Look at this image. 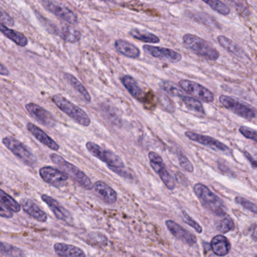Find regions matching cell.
I'll use <instances>...</instances> for the list:
<instances>
[{
    "label": "cell",
    "instance_id": "6da1fadb",
    "mask_svg": "<svg viewBox=\"0 0 257 257\" xmlns=\"http://www.w3.org/2000/svg\"><path fill=\"white\" fill-rule=\"evenodd\" d=\"M194 193L206 209L218 217L226 215V207L223 201L205 185L202 183L195 185Z\"/></svg>",
    "mask_w": 257,
    "mask_h": 257
},
{
    "label": "cell",
    "instance_id": "7a4b0ae2",
    "mask_svg": "<svg viewBox=\"0 0 257 257\" xmlns=\"http://www.w3.org/2000/svg\"><path fill=\"white\" fill-rule=\"evenodd\" d=\"M182 41L193 53L206 60L216 61L220 57L219 52L210 42L198 36L187 33L182 37Z\"/></svg>",
    "mask_w": 257,
    "mask_h": 257
},
{
    "label": "cell",
    "instance_id": "3957f363",
    "mask_svg": "<svg viewBox=\"0 0 257 257\" xmlns=\"http://www.w3.org/2000/svg\"><path fill=\"white\" fill-rule=\"evenodd\" d=\"M50 158L54 164L58 166L61 171L66 173L68 177L71 178L75 182H77L79 186L86 190H91L93 189V183L90 178L78 167L66 161L62 156L55 153L50 155Z\"/></svg>",
    "mask_w": 257,
    "mask_h": 257
},
{
    "label": "cell",
    "instance_id": "277c9868",
    "mask_svg": "<svg viewBox=\"0 0 257 257\" xmlns=\"http://www.w3.org/2000/svg\"><path fill=\"white\" fill-rule=\"evenodd\" d=\"M52 101L59 110L81 126L88 127L91 124V119L86 112L79 106L72 103L63 95H54L52 97Z\"/></svg>",
    "mask_w": 257,
    "mask_h": 257
},
{
    "label": "cell",
    "instance_id": "5b68a950",
    "mask_svg": "<svg viewBox=\"0 0 257 257\" xmlns=\"http://www.w3.org/2000/svg\"><path fill=\"white\" fill-rule=\"evenodd\" d=\"M2 142L4 146L23 164L30 168L37 167L38 164L37 158L19 139H15L13 137H5L2 138Z\"/></svg>",
    "mask_w": 257,
    "mask_h": 257
},
{
    "label": "cell",
    "instance_id": "8992f818",
    "mask_svg": "<svg viewBox=\"0 0 257 257\" xmlns=\"http://www.w3.org/2000/svg\"><path fill=\"white\" fill-rule=\"evenodd\" d=\"M219 101L224 107L245 119H252L256 117V110L252 106L241 101L234 97L221 95Z\"/></svg>",
    "mask_w": 257,
    "mask_h": 257
},
{
    "label": "cell",
    "instance_id": "52a82bcc",
    "mask_svg": "<svg viewBox=\"0 0 257 257\" xmlns=\"http://www.w3.org/2000/svg\"><path fill=\"white\" fill-rule=\"evenodd\" d=\"M85 146H86L88 151L92 156H95V158L103 161V162L106 163L108 168H124L125 167L121 158L115 154L113 152L103 149L101 146L94 143V142H91V141L88 142Z\"/></svg>",
    "mask_w": 257,
    "mask_h": 257
},
{
    "label": "cell",
    "instance_id": "ba28073f",
    "mask_svg": "<svg viewBox=\"0 0 257 257\" xmlns=\"http://www.w3.org/2000/svg\"><path fill=\"white\" fill-rule=\"evenodd\" d=\"M40 178L44 182L56 188L64 187L67 183L69 177L63 171L52 166H44L39 171Z\"/></svg>",
    "mask_w": 257,
    "mask_h": 257
},
{
    "label": "cell",
    "instance_id": "9c48e42d",
    "mask_svg": "<svg viewBox=\"0 0 257 257\" xmlns=\"http://www.w3.org/2000/svg\"><path fill=\"white\" fill-rule=\"evenodd\" d=\"M179 85L183 91H186V93L205 103H211L214 100V94L209 89H207L199 83L182 79L179 81Z\"/></svg>",
    "mask_w": 257,
    "mask_h": 257
},
{
    "label": "cell",
    "instance_id": "30bf717a",
    "mask_svg": "<svg viewBox=\"0 0 257 257\" xmlns=\"http://www.w3.org/2000/svg\"><path fill=\"white\" fill-rule=\"evenodd\" d=\"M148 157L150 160V165H151L152 168L157 173L158 175L161 178L166 187L170 190L174 189L175 181L166 168L162 158L155 152H149Z\"/></svg>",
    "mask_w": 257,
    "mask_h": 257
},
{
    "label": "cell",
    "instance_id": "8fae6325",
    "mask_svg": "<svg viewBox=\"0 0 257 257\" xmlns=\"http://www.w3.org/2000/svg\"><path fill=\"white\" fill-rule=\"evenodd\" d=\"M41 199L49 207L57 219L68 224L69 226H73L74 219L71 213L58 202L56 199L46 194L41 195Z\"/></svg>",
    "mask_w": 257,
    "mask_h": 257
},
{
    "label": "cell",
    "instance_id": "7c38bea8",
    "mask_svg": "<svg viewBox=\"0 0 257 257\" xmlns=\"http://www.w3.org/2000/svg\"><path fill=\"white\" fill-rule=\"evenodd\" d=\"M41 5H43L47 11L56 15L59 19L65 20L66 23L70 24L78 23V17L67 7L55 3L50 0H41Z\"/></svg>",
    "mask_w": 257,
    "mask_h": 257
},
{
    "label": "cell",
    "instance_id": "4fadbf2b",
    "mask_svg": "<svg viewBox=\"0 0 257 257\" xmlns=\"http://www.w3.org/2000/svg\"><path fill=\"white\" fill-rule=\"evenodd\" d=\"M143 49L146 53L149 54L153 58L168 60L170 63H178L181 61L182 58L180 53L171 48L145 45L143 46Z\"/></svg>",
    "mask_w": 257,
    "mask_h": 257
},
{
    "label": "cell",
    "instance_id": "5bb4252c",
    "mask_svg": "<svg viewBox=\"0 0 257 257\" xmlns=\"http://www.w3.org/2000/svg\"><path fill=\"white\" fill-rule=\"evenodd\" d=\"M25 108L29 113L36 120L43 124L47 128H54L56 124L55 117L48 110L34 103H28L25 105Z\"/></svg>",
    "mask_w": 257,
    "mask_h": 257
},
{
    "label": "cell",
    "instance_id": "9a60e30c",
    "mask_svg": "<svg viewBox=\"0 0 257 257\" xmlns=\"http://www.w3.org/2000/svg\"><path fill=\"white\" fill-rule=\"evenodd\" d=\"M185 135L190 140L194 141L196 143L211 148L213 150L219 152H227L229 150V147L226 145L224 144L222 142L215 139V138H211V137L199 135V134H196V133L192 132V131H186L185 132Z\"/></svg>",
    "mask_w": 257,
    "mask_h": 257
},
{
    "label": "cell",
    "instance_id": "2e32d148",
    "mask_svg": "<svg viewBox=\"0 0 257 257\" xmlns=\"http://www.w3.org/2000/svg\"><path fill=\"white\" fill-rule=\"evenodd\" d=\"M165 225L171 234L182 242L189 246L194 245L197 242V239L193 233H191L174 220L168 219L166 221Z\"/></svg>",
    "mask_w": 257,
    "mask_h": 257
},
{
    "label": "cell",
    "instance_id": "e0dca14e",
    "mask_svg": "<svg viewBox=\"0 0 257 257\" xmlns=\"http://www.w3.org/2000/svg\"><path fill=\"white\" fill-rule=\"evenodd\" d=\"M27 128L29 132L33 135L41 144L45 145L47 147L52 149L53 151H58L60 149V146L56 141L54 140L51 137L48 136L45 131H42L40 127L33 123L29 122L27 124Z\"/></svg>",
    "mask_w": 257,
    "mask_h": 257
},
{
    "label": "cell",
    "instance_id": "ac0fdd59",
    "mask_svg": "<svg viewBox=\"0 0 257 257\" xmlns=\"http://www.w3.org/2000/svg\"><path fill=\"white\" fill-rule=\"evenodd\" d=\"M20 204L23 211L36 220L40 222H46L48 220L46 213L42 211L31 199L23 198L20 199Z\"/></svg>",
    "mask_w": 257,
    "mask_h": 257
},
{
    "label": "cell",
    "instance_id": "d6986e66",
    "mask_svg": "<svg viewBox=\"0 0 257 257\" xmlns=\"http://www.w3.org/2000/svg\"><path fill=\"white\" fill-rule=\"evenodd\" d=\"M95 193L99 198L107 204H114L117 201L118 195L116 191L103 181H98L93 185Z\"/></svg>",
    "mask_w": 257,
    "mask_h": 257
},
{
    "label": "cell",
    "instance_id": "ffe728a7",
    "mask_svg": "<svg viewBox=\"0 0 257 257\" xmlns=\"http://www.w3.org/2000/svg\"><path fill=\"white\" fill-rule=\"evenodd\" d=\"M121 81L124 88H126L127 91L129 92L130 95L133 98H135L140 102L146 101V94L138 85V83L135 79L129 75H125L124 77H121Z\"/></svg>",
    "mask_w": 257,
    "mask_h": 257
},
{
    "label": "cell",
    "instance_id": "44dd1931",
    "mask_svg": "<svg viewBox=\"0 0 257 257\" xmlns=\"http://www.w3.org/2000/svg\"><path fill=\"white\" fill-rule=\"evenodd\" d=\"M54 251L57 255L61 257H85L86 256L82 249L65 243L55 244Z\"/></svg>",
    "mask_w": 257,
    "mask_h": 257
},
{
    "label": "cell",
    "instance_id": "7402d4cb",
    "mask_svg": "<svg viewBox=\"0 0 257 257\" xmlns=\"http://www.w3.org/2000/svg\"><path fill=\"white\" fill-rule=\"evenodd\" d=\"M114 45L116 51L119 53L127 57V58L136 59L140 56V51H139V48L127 40H117L115 41Z\"/></svg>",
    "mask_w": 257,
    "mask_h": 257
},
{
    "label": "cell",
    "instance_id": "603a6c76",
    "mask_svg": "<svg viewBox=\"0 0 257 257\" xmlns=\"http://www.w3.org/2000/svg\"><path fill=\"white\" fill-rule=\"evenodd\" d=\"M211 247L216 255L224 257L227 255L230 251L231 244L227 237L218 235L211 240Z\"/></svg>",
    "mask_w": 257,
    "mask_h": 257
},
{
    "label": "cell",
    "instance_id": "cb8c5ba5",
    "mask_svg": "<svg viewBox=\"0 0 257 257\" xmlns=\"http://www.w3.org/2000/svg\"><path fill=\"white\" fill-rule=\"evenodd\" d=\"M0 32L19 46L25 47L28 45V39L23 33L8 28L2 23H0Z\"/></svg>",
    "mask_w": 257,
    "mask_h": 257
},
{
    "label": "cell",
    "instance_id": "d4e9b609",
    "mask_svg": "<svg viewBox=\"0 0 257 257\" xmlns=\"http://www.w3.org/2000/svg\"><path fill=\"white\" fill-rule=\"evenodd\" d=\"M217 41L219 45L222 48H225L229 53L234 55L237 58H242L245 57V53H244L242 48L228 37L222 35L218 36Z\"/></svg>",
    "mask_w": 257,
    "mask_h": 257
},
{
    "label": "cell",
    "instance_id": "484cf974",
    "mask_svg": "<svg viewBox=\"0 0 257 257\" xmlns=\"http://www.w3.org/2000/svg\"><path fill=\"white\" fill-rule=\"evenodd\" d=\"M128 34L132 38L143 41L146 43L156 44L160 42L159 37L145 30H140V29L138 28L132 29V30H130Z\"/></svg>",
    "mask_w": 257,
    "mask_h": 257
},
{
    "label": "cell",
    "instance_id": "4316f807",
    "mask_svg": "<svg viewBox=\"0 0 257 257\" xmlns=\"http://www.w3.org/2000/svg\"><path fill=\"white\" fill-rule=\"evenodd\" d=\"M58 35L70 43H76L81 40V32L72 27L71 25H65L60 30H58Z\"/></svg>",
    "mask_w": 257,
    "mask_h": 257
},
{
    "label": "cell",
    "instance_id": "83f0119b",
    "mask_svg": "<svg viewBox=\"0 0 257 257\" xmlns=\"http://www.w3.org/2000/svg\"><path fill=\"white\" fill-rule=\"evenodd\" d=\"M64 77L67 80V81L70 83V85H72V87L84 98L87 103H90L91 101V95L88 93V91H87L85 87L79 81L78 79L76 78L73 75L67 73H65Z\"/></svg>",
    "mask_w": 257,
    "mask_h": 257
},
{
    "label": "cell",
    "instance_id": "f1b7e54d",
    "mask_svg": "<svg viewBox=\"0 0 257 257\" xmlns=\"http://www.w3.org/2000/svg\"><path fill=\"white\" fill-rule=\"evenodd\" d=\"M0 202L13 213H19L21 210L20 203L18 202L13 197L5 193L2 189H0Z\"/></svg>",
    "mask_w": 257,
    "mask_h": 257
},
{
    "label": "cell",
    "instance_id": "f546056e",
    "mask_svg": "<svg viewBox=\"0 0 257 257\" xmlns=\"http://www.w3.org/2000/svg\"><path fill=\"white\" fill-rule=\"evenodd\" d=\"M0 254L4 257H24L25 252L22 249L9 243L0 242Z\"/></svg>",
    "mask_w": 257,
    "mask_h": 257
},
{
    "label": "cell",
    "instance_id": "4dcf8cb0",
    "mask_svg": "<svg viewBox=\"0 0 257 257\" xmlns=\"http://www.w3.org/2000/svg\"><path fill=\"white\" fill-rule=\"evenodd\" d=\"M86 242L91 246L104 247L107 245V237L99 232H91L86 237Z\"/></svg>",
    "mask_w": 257,
    "mask_h": 257
},
{
    "label": "cell",
    "instance_id": "1f68e13d",
    "mask_svg": "<svg viewBox=\"0 0 257 257\" xmlns=\"http://www.w3.org/2000/svg\"><path fill=\"white\" fill-rule=\"evenodd\" d=\"M182 102L184 103L185 106H186L188 110L190 111L195 112V113H200V114H204V107L201 104V101L196 98H192V97L184 96L181 98Z\"/></svg>",
    "mask_w": 257,
    "mask_h": 257
},
{
    "label": "cell",
    "instance_id": "d6a6232c",
    "mask_svg": "<svg viewBox=\"0 0 257 257\" xmlns=\"http://www.w3.org/2000/svg\"><path fill=\"white\" fill-rule=\"evenodd\" d=\"M160 87L166 93L173 97L181 98L184 96L183 90L181 89L178 85L170 81H164L160 84Z\"/></svg>",
    "mask_w": 257,
    "mask_h": 257
},
{
    "label": "cell",
    "instance_id": "836d02e7",
    "mask_svg": "<svg viewBox=\"0 0 257 257\" xmlns=\"http://www.w3.org/2000/svg\"><path fill=\"white\" fill-rule=\"evenodd\" d=\"M201 1L209 5L211 9L217 12L219 15L226 16L230 14L231 10L229 7L223 3L220 0H201Z\"/></svg>",
    "mask_w": 257,
    "mask_h": 257
},
{
    "label": "cell",
    "instance_id": "e575fe53",
    "mask_svg": "<svg viewBox=\"0 0 257 257\" xmlns=\"http://www.w3.org/2000/svg\"><path fill=\"white\" fill-rule=\"evenodd\" d=\"M218 230L222 233H227L230 231L234 230V221L227 214L223 216V218L221 219L217 227Z\"/></svg>",
    "mask_w": 257,
    "mask_h": 257
},
{
    "label": "cell",
    "instance_id": "d590c367",
    "mask_svg": "<svg viewBox=\"0 0 257 257\" xmlns=\"http://www.w3.org/2000/svg\"><path fill=\"white\" fill-rule=\"evenodd\" d=\"M178 157L179 159V165L181 168L185 171L189 173L194 172V167L193 164L190 162L188 158L186 157V155L183 154L180 150L178 152Z\"/></svg>",
    "mask_w": 257,
    "mask_h": 257
},
{
    "label": "cell",
    "instance_id": "8d00e7d4",
    "mask_svg": "<svg viewBox=\"0 0 257 257\" xmlns=\"http://www.w3.org/2000/svg\"><path fill=\"white\" fill-rule=\"evenodd\" d=\"M235 201L239 205L244 207V209L247 210V211H251V212L254 213V214H257V207L256 204L251 202V201H249L247 199L244 198L242 197H236L235 198Z\"/></svg>",
    "mask_w": 257,
    "mask_h": 257
},
{
    "label": "cell",
    "instance_id": "74e56055",
    "mask_svg": "<svg viewBox=\"0 0 257 257\" xmlns=\"http://www.w3.org/2000/svg\"><path fill=\"white\" fill-rule=\"evenodd\" d=\"M182 218H183V220L187 225L190 226L191 227H193L198 234H201L203 231L202 227L196 220H194L193 218L189 217V214L186 211H182Z\"/></svg>",
    "mask_w": 257,
    "mask_h": 257
},
{
    "label": "cell",
    "instance_id": "f35d334b",
    "mask_svg": "<svg viewBox=\"0 0 257 257\" xmlns=\"http://www.w3.org/2000/svg\"><path fill=\"white\" fill-rule=\"evenodd\" d=\"M239 131L240 134L247 138V139H252L254 142H257V131L252 128H248V127L241 126L239 128Z\"/></svg>",
    "mask_w": 257,
    "mask_h": 257
},
{
    "label": "cell",
    "instance_id": "ab89813d",
    "mask_svg": "<svg viewBox=\"0 0 257 257\" xmlns=\"http://www.w3.org/2000/svg\"><path fill=\"white\" fill-rule=\"evenodd\" d=\"M0 23L8 26H14L15 23L13 18L8 12L0 7Z\"/></svg>",
    "mask_w": 257,
    "mask_h": 257
},
{
    "label": "cell",
    "instance_id": "60d3db41",
    "mask_svg": "<svg viewBox=\"0 0 257 257\" xmlns=\"http://www.w3.org/2000/svg\"><path fill=\"white\" fill-rule=\"evenodd\" d=\"M13 212L4 204H0V217L5 219H12L13 217Z\"/></svg>",
    "mask_w": 257,
    "mask_h": 257
},
{
    "label": "cell",
    "instance_id": "b9f144b4",
    "mask_svg": "<svg viewBox=\"0 0 257 257\" xmlns=\"http://www.w3.org/2000/svg\"><path fill=\"white\" fill-rule=\"evenodd\" d=\"M113 172L116 174H119V176L123 177V178H131V175L129 173L126 172L123 170V168H110Z\"/></svg>",
    "mask_w": 257,
    "mask_h": 257
},
{
    "label": "cell",
    "instance_id": "7bdbcfd3",
    "mask_svg": "<svg viewBox=\"0 0 257 257\" xmlns=\"http://www.w3.org/2000/svg\"><path fill=\"white\" fill-rule=\"evenodd\" d=\"M244 156H245V157L247 158V160H249V161H250V163L251 164V165L253 166V168H254V169H256V168H257V161L254 159V158H253V156H251L250 153H247V152H244Z\"/></svg>",
    "mask_w": 257,
    "mask_h": 257
},
{
    "label": "cell",
    "instance_id": "ee69618b",
    "mask_svg": "<svg viewBox=\"0 0 257 257\" xmlns=\"http://www.w3.org/2000/svg\"><path fill=\"white\" fill-rule=\"evenodd\" d=\"M9 74H10V72L8 70L6 66L0 63V75L3 76V77H8Z\"/></svg>",
    "mask_w": 257,
    "mask_h": 257
}]
</instances>
